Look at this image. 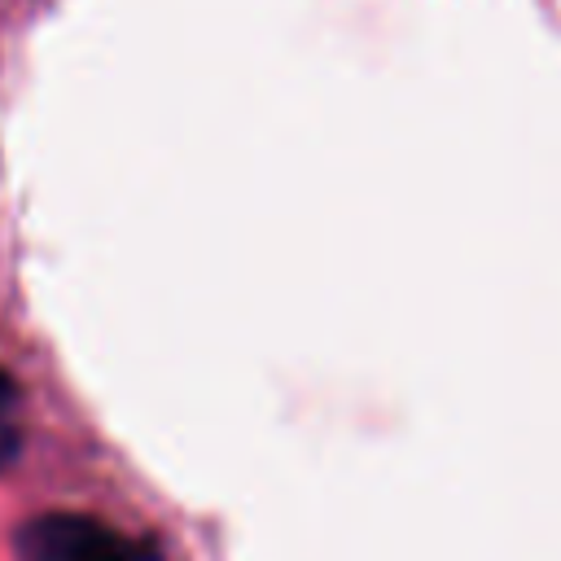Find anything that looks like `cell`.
<instances>
[{
	"label": "cell",
	"mask_w": 561,
	"mask_h": 561,
	"mask_svg": "<svg viewBox=\"0 0 561 561\" xmlns=\"http://www.w3.org/2000/svg\"><path fill=\"white\" fill-rule=\"evenodd\" d=\"M18 561H158V548L92 513H39L18 526Z\"/></svg>",
	"instance_id": "obj_1"
},
{
	"label": "cell",
	"mask_w": 561,
	"mask_h": 561,
	"mask_svg": "<svg viewBox=\"0 0 561 561\" xmlns=\"http://www.w3.org/2000/svg\"><path fill=\"white\" fill-rule=\"evenodd\" d=\"M18 456V425H13V386L0 373V469Z\"/></svg>",
	"instance_id": "obj_2"
}]
</instances>
